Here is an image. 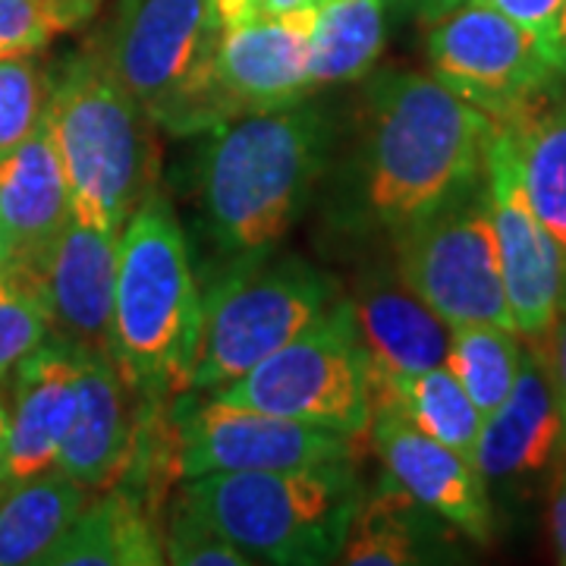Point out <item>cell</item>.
<instances>
[{
  "instance_id": "1",
  "label": "cell",
  "mask_w": 566,
  "mask_h": 566,
  "mask_svg": "<svg viewBox=\"0 0 566 566\" xmlns=\"http://www.w3.org/2000/svg\"><path fill=\"white\" fill-rule=\"evenodd\" d=\"M491 117L416 70H385L368 82L346 214L356 230H406L465 196L485 177Z\"/></svg>"
},
{
  "instance_id": "2",
  "label": "cell",
  "mask_w": 566,
  "mask_h": 566,
  "mask_svg": "<svg viewBox=\"0 0 566 566\" xmlns=\"http://www.w3.org/2000/svg\"><path fill=\"white\" fill-rule=\"evenodd\" d=\"M334 129L322 107L286 104L208 129L199 155L205 230L227 262L271 255L315 199Z\"/></svg>"
},
{
  "instance_id": "3",
  "label": "cell",
  "mask_w": 566,
  "mask_h": 566,
  "mask_svg": "<svg viewBox=\"0 0 566 566\" xmlns=\"http://www.w3.org/2000/svg\"><path fill=\"white\" fill-rule=\"evenodd\" d=\"M205 300L180 218L148 192L120 233L111 359L148 403L189 394L202 346Z\"/></svg>"
},
{
  "instance_id": "4",
  "label": "cell",
  "mask_w": 566,
  "mask_h": 566,
  "mask_svg": "<svg viewBox=\"0 0 566 566\" xmlns=\"http://www.w3.org/2000/svg\"><path fill=\"white\" fill-rule=\"evenodd\" d=\"M44 120L70 182L73 221L120 237L151 192V142L148 114L123 88L104 51H80L57 66Z\"/></svg>"
},
{
  "instance_id": "5",
  "label": "cell",
  "mask_w": 566,
  "mask_h": 566,
  "mask_svg": "<svg viewBox=\"0 0 566 566\" xmlns=\"http://www.w3.org/2000/svg\"><path fill=\"white\" fill-rule=\"evenodd\" d=\"M182 497L252 564L322 566L340 557L359 504L349 460L283 472L186 479Z\"/></svg>"
},
{
  "instance_id": "6",
  "label": "cell",
  "mask_w": 566,
  "mask_h": 566,
  "mask_svg": "<svg viewBox=\"0 0 566 566\" xmlns=\"http://www.w3.org/2000/svg\"><path fill=\"white\" fill-rule=\"evenodd\" d=\"M271 255L230 262L202 296V346L189 394H214L240 381L337 303L334 283L315 264Z\"/></svg>"
},
{
  "instance_id": "7",
  "label": "cell",
  "mask_w": 566,
  "mask_h": 566,
  "mask_svg": "<svg viewBox=\"0 0 566 566\" xmlns=\"http://www.w3.org/2000/svg\"><path fill=\"white\" fill-rule=\"evenodd\" d=\"M214 400L359 438L371 424V394L349 300H337L240 381L214 390Z\"/></svg>"
},
{
  "instance_id": "8",
  "label": "cell",
  "mask_w": 566,
  "mask_h": 566,
  "mask_svg": "<svg viewBox=\"0 0 566 566\" xmlns=\"http://www.w3.org/2000/svg\"><path fill=\"white\" fill-rule=\"evenodd\" d=\"M394 245L400 281L450 327H513L485 177L465 196L406 230Z\"/></svg>"
},
{
  "instance_id": "9",
  "label": "cell",
  "mask_w": 566,
  "mask_h": 566,
  "mask_svg": "<svg viewBox=\"0 0 566 566\" xmlns=\"http://www.w3.org/2000/svg\"><path fill=\"white\" fill-rule=\"evenodd\" d=\"M424 54L434 80L494 123L564 82L538 41L488 0H465L431 22Z\"/></svg>"
},
{
  "instance_id": "10",
  "label": "cell",
  "mask_w": 566,
  "mask_h": 566,
  "mask_svg": "<svg viewBox=\"0 0 566 566\" xmlns=\"http://www.w3.org/2000/svg\"><path fill=\"white\" fill-rule=\"evenodd\" d=\"M315 10V7H312ZM312 10L223 29L192 95L167 123L174 133L211 129L230 117L305 102Z\"/></svg>"
},
{
  "instance_id": "11",
  "label": "cell",
  "mask_w": 566,
  "mask_h": 566,
  "mask_svg": "<svg viewBox=\"0 0 566 566\" xmlns=\"http://www.w3.org/2000/svg\"><path fill=\"white\" fill-rule=\"evenodd\" d=\"M208 0H117L104 57L151 123L177 117L218 44Z\"/></svg>"
},
{
  "instance_id": "12",
  "label": "cell",
  "mask_w": 566,
  "mask_h": 566,
  "mask_svg": "<svg viewBox=\"0 0 566 566\" xmlns=\"http://www.w3.org/2000/svg\"><path fill=\"white\" fill-rule=\"evenodd\" d=\"M349 453L353 441L337 431L211 397L177 424L174 463L180 479H199L214 472L315 469L346 463Z\"/></svg>"
},
{
  "instance_id": "13",
  "label": "cell",
  "mask_w": 566,
  "mask_h": 566,
  "mask_svg": "<svg viewBox=\"0 0 566 566\" xmlns=\"http://www.w3.org/2000/svg\"><path fill=\"white\" fill-rule=\"evenodd\" d=\"M485 189L516 334L538 344L566 308V255L526 199L510 136L491 120Z\"/></svg>"
},
{
  "instance_id": "14",
  "label": "cell",
  "mask_w": 566,
  "mask_h": 566,
  "mask_svg": "<svg viewBox=\"0 0 566 566\" xmlns=\"http://www.w3.org/2000/svg\"><path fill=\"white\" fill-rule=\"evenodd\" d=\"M368 428L390 482L472 542H491L494 516L488 482L465 453L422 434L394 403L371 406Z\"/></svg>"
},
{
  "instance_id": "15",
  "label": "cell",
  "mask_w": 566,
  "mask_h": 566,
  "mask_svg": "<svg viewBox=\"0 0 566 566\" xmlns=\"http://www.w3.org/2000/svg\"><path fill=\"white\" fill-rule=\"evenodd\" d=\"M564 450V416L547 371V356L528 349L510 397L482 422L472 463L485 482H520L545 472Z\"/></svg>"
},
{
  "instance_id": "16",
  "label": "cell",
  "mask_w": 566,
  "mask_h": 566,
  "mask_svg": "<svg viewBox=\"0 0 566 566\" xmlns=\"http://www.w3.org/2000/svg\"><path fill=\"white\" fill-rule=\"evenodd\" d=\"M82 344L48 337L17 365L10 409V482L57 465L63 438L76 416Z\"/></svg>"
},
{
  "instance_id": "17",
  "label": "cell",
  "mask_w": 566,
  "mask_h": 566,
  "mask_svg": "<svg viewBox=\"0 0 566 566\" xmlns=\"http://www.w3.org/2000/svg\"><path fill=\"white\" fill-rule=\"evenodd\" d=\"M136 447V422L129 412V385L114 359L82 346L76 416L57 453V469L85 491L117 485Z\"/></svg>"
},
{
  "instance_id": "18",
  "label": "cell",
  "mask_w": 566,
  "mask_h": 566,
  "mask_svg": "<svg viewBox=\"0 0 566 566\" xmlns=\"http://www.w3.org/2000/svg\"><path fill=\"white\" fill-rule=\"evenodd\" d=\"M120 237L70 221L48 249L39 281L63 337L111 356V318L117 290Z\"/></svg>"
},
{
  "instance_id": "19",
  "label": "cell",
  "mask_w": 566,
  "mask_h": 566,
  "mask_svg": "<svg viewBox=\"0 0 566 566\" xmlns=\"http://www.w3.org/2000/svg\"><path fill=\"white\" fill-rule=\"evenodd\" d=\"M368 387L444 365L450 324L397 277H368L349 300Z\"/></svg>"
},
{
  "instance_id": "20",
  "label": "cell",
  "mask_w": 566,
  "mask_h": 566,
  "mask_svg": "<svg viewBox=\"0 0 566 566\" xmlns=\"http://www.w3.org/2000/svg\"><path fill=\"white\" fill-rule=\"evenodd\" d=\"M70 221V182L48 120H41L29 139L0 158V223L13 243V264L39 274Z\"/></svg>"
},
{
  "instance_id": "21",
  "label": "cell",
  "mask_w": 566,
  "mask_h": 566,
  "mask_svg": "<svg viewBox=\"0 0 566 566\" xmlns=\"http://www.w3.org/2000/svg\"><path fill=\"white\" fill-rule=\"evenodd\" d=\"M107 491V488H104ZM44 566H158L164 564V528L151 504L126 482L111 485L98 501H85L73 526L44 554Z\"/></svg>"
},
{
  "instance_id": "22",
  "label": "cell",
  "mask_w": 566,
  "mask_h": 566,
  "mask_svg": "<svg viewBox=\"0 0 566 566\" xmlns=\"http://www.w3.org/2000/svg\"><path fill=\"white\" fill-rule=\"evenodd\" d=\"M497 126L510 136L532 211L566 255V80Z\"/></svg>"
},
{
  "instance_id": "23",
  "label": "cell",
  "mask_w": 566,
  "mask_h": 566,
  "mask_svg": "<svg viewBox=\"0 0 566 566\" xmlns=\"http://www.w3.org/2000/svg\"><path fill=\"white\" fill-rule=\"evenodd\" d=\"M85 488L57 465L20 479L0 497V566L41 564L85 506Z\"/></svg>"
},
{
  "instance_id": "24",
  "label": "cell",
  "mask_w": 566,
  "mask_h": 566,
  "mask_svg": "<svg viewBox=\"0 0 566 566\" xmlns=\"http://www.w3.org/2000/svg\"><path fill=\"white\" fill-rule=\"evenodd\" d=\"M387 0H318L308 29L312 88L371 76L387 41Z\"/></svg>"
},
{
  "instance_id": "25",
  "label": "cell",
  "mask_w": 566,
  "mask_h": 566,
  "mask_svg": "<svg viewBox=\"0 0 566 566\" xmlns=\"http://www.w3.org/2000/svg\"><path fill=\"white\" fill-rule=\"evenodd\" d=\"M368 394H371V406L394 403L422 434L460 450L472 460L485 416L479 412V406L472 403V397L447 365L400 375L385 385H371Z\"/></svg>"
},
{
  "instance_id": "26",
  "label": "cell",
  "mask_w": 566,
  "mask_h": 566,
  "mask_svg": "<svg viewBox=\"0 0 566 566\" xmlns=\"http://www.w3.org/2000/svg\"><path fill=\"white\" fill-rule=\"evenodd\" d=\"M526 349L520 334L501 324H457L450 327L444 365L465 387L482 416H491L510 397L523 371Z\"/></svg>"
},
{
  "instance_id": "27",
  "label": "cell",
  "mask_w": 566,
  "mask_h": 566,
  "mask_svg": "<svg viewBox=\"0 0 566 566\" xmlns=\"http://www.w3.org/2000/svg\"><path fill=\"white\" fill-rule=\"evenodd\" d=\"M416 510L419 504L397 482L381 488L368 501L359 497L337 560L349 566H403L424 560L419 528H416Z\"/></svg>"
},
{
  "instance_id": "28",
  "label": "cell",
  "mask_w": 566,
  "mask_h": 566,
  "mask_svg": "<svg viewBox=\"0 0 566 566\" xmlns=\"http://www.w3.org/2000/svg\"><path fill=\"white\" fill-rule=\"evenodd\" d=\"M51 327L54 315L39 274L20 264L7 268L0 274V381L51 337Z\"/></svg>"
},
{
  "instance_id": "29",
  "label": "cell",
  "mask_w": 566,
  "mask_h": 566,
  "mask_svg": "<svg viewBox=\"0 0 566 566\" xmlns=\"http://www.w3.org/2000/svg\"><path fill=\"white\" fill-rule=\"evenodd\" d=\"M102 0H0V61L39 54L51 41L88 22Z\"/></svg>"
},
{
  "instance_id": "30",
  "label": "cell",
  "mask_w": 566,
  "mask_h": 566,
  "mask_svg": "<svg viewBox=\"0 0 566 566\" xmlns=\"http://www.w3.org/2000/svg\"><path fill=\"white\" fill-rule=\"evenodd\" d=\"M51 76L35 54L0 61V158L25 142L48 111Z\"/></svg>"
},
{
  "instance_id": "31",
  "label": "cell",
  "mask_w": 566,
  "mask_h": 566,
  "mask_svg": "<svg viewBox=\"0 0 566 566\" xmlns=\"http://www.w3.org/2000/svg\"><path fill=\"white\" fill-rule=\"evenodd\" d=\"M164 560L177 566H249L240 547L196 513L186 497L170 506L164 528Z\"/></svg>"
},
{
  "instance_id": "32",
  "label": "cell",
  "mask_w": 566,
  "mask_h": 566,
  "mask_svg": "<svg viewBox=\"0 0 566 566\" xmlns=\"http://www.w3.org/2000/svg\"><path fill=\"white\" fill-rule=\"evenodd\" d=\"M488 3H494L516 25H523L538 41V48L551 57V63L560 70L557 51H560V17L566 0H488Z\"/></svg>"
},
{
  "instance_id": "33",
  "label": "cell",
  "mask_w": 566,
  "mask_h": 566,
  "mask_svg": "<svg viewBox=\"0 0 566 566\" xmlns=\"http://www.w3.org/2000/svg\"><path fill=\"white\" fill-rule=\"evenodd\" d=\"M208 3H211V20L218 25V32L271 17V0H208Z\"/></svg>"
},
{
  "instance_id": "34",
  "label": "cell",
  "mask_w": 566,
  "mask_h": 566,
  "mask_svg": "<svg viewBox=\"0 0 566 566\" xmlns=\"http://www.w3.org/2000/svg\"><path fill=\"white\" fill-rule=\"evenodd\" d=\"M551 334H554V340H551V349H547V371H551L554 394H557V403H560L564 434H566V308L560 312V318H557V324H554V331H551Z\"/></svg>"
},
{
  "instance_id": "35",
  "label": "cell",
  "mask_w": 566,
  "mask_h": 566,
  "mask_svg": "<svg viewBox=\"0 0 566 566\" xmlns=\"http://www.w3.org/2000/svg\"><path fill=\"white\" fill-rule=\"evenodd\" d=\"M551 538L557 547V560L566 564V465L551 497Z\"/></svg>"
},
{
  "instance_id": "36",
  "label": "cell",
  "mask_w": 566,
  "mask_h": 566,
  "mask_svg": "<svg viewBox=\"0 0 566 566\" xmlns=\"http://www.w3.org/2000/svg\"><path fill=\"white\" fill-rule=\"evenodd\" d=\"M10 482V409L0 400V488Z\"/></svg>"
},
{
  "instance_id": "37",
  "label": "cell",
  "mask_w": 566,
  "mask_h": 566,
  "mask_svg": "<svg viewBox=\"0 0 566 566\" xmlns=\"http://www.w3.org/2000/svg\"><path fill=\"white\" fill-rule=\"evenodd\" d=\"M460 3H465V0H416V10H419V17L424 22H434L441 20L444 13H450V10H457Z\"/></svg>"
},
{
  "instance_id": "38",
  "label": "cell",
  "mask_w": 566,
  "mask_h": 566,
  "mask_svg": "<svg viewBox=\"0 0 566 566\" xmlns=\"http://www.w3.org/2000/svg\"><path fill=\"white\" fill-rule=\"evenodd\" d=\"M318 0H271V17H283V13H303L312 10Z\"/></svg>"
},
{
  "instance_id": "39",
  "label": "cell",
  "mask_w": 566,
  "mask_h": 566,
  "mask_svg": "<svg viewBox=\"0 0 566 566\" xmlns=\"http://www.w3.org/2000/svg\"><path fill=\"white\" fill-rule=\"evenodd\" d=\"M7 268H13V243H10V237H7V230H3V223H0V274H3Z\"/></svg>"
},
{
  "instance_id": "40",
  "label": "cell",
  "mask_w": 566,
  "mask_h": 566,
  "mask_svg": "<svg viewBox=\"0 0 566 566\" xmlns=\"http://www.w3.org/2000/svg\"><path fill=\"white\" fill-rule=\"evenodd\" d=\"M557 61H560V73H564L566 80V7L564 17H560V51H557Z\"/></svg>"
}]
</instances>
